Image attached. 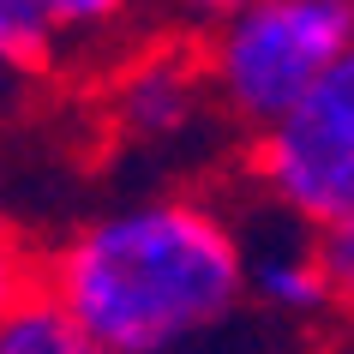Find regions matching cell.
Returning <instances> with one entry per match:
<instances>
[{
  "mask_svg": "<svg viewBox=\"0 0 354 354\" xmlns=\"http://www.w3.org/2000/svg\"><path fill=\"white\" fill-rule=\"evenodd\" d=\"M102 114H109L114 138L138 150H162L205 132L210 114H223L205 73V48H192L187 37H162L156 48H138L114 73Z\"/></svg>",
  "mask_w": 354,
  "mask_h": 354,
  "instance_id": "obj_4",
  "label": "cell"
},
{
  "mask_svg": "<svg viewBox=\"0 0 354 354\" xmlns=\"http://www.w3.org/2000/svg\"><path fill=\"white\" fill-rule=\"evenodd\" d=\"M246 0H145V19L162 30V37H210L216 24H228Z\"/></svg>",
  "mask_w": 354,
  "mask_h": 354,
  "instance_id": "obj_10",
  "label": "cell"
},
{
  "mask_svg": "<svg viewBox=\"0 0 354 354\" xmlns=\"http://www.w3.org/2000/svg\"><path fill=\"white\" fill-rule=\"evenodd\" d=\"M313 246H318V264H324V277H330V300L336 313L354 318V205L342 216L313 228Z\"/></svg>",
  "mask_w": 354,
  "mask_h": 354,
  "instance_id": "obj_9",
  "label": "cell"
},
{
  "mask_svg": "<svg viewBox=\"0 0 354 354\" xmlns=\"http://www.w3.org/2000/svg\"><path fill=\"white\" fill-rule=\"evenodd\" d=\"M187 354H210V348H187Z\"/></svg>",
  "mask_w": 354,
  "mask_h": 354,
  "instance_id": "obj_13",
  "label": "cell"
},
{
  "mask_svg": "<svg viewBox=\"0 0 354 354\" xmlns=\"http://www.w3.org/2000/svg\"><path fill=\"white\" fill-rule=\"evenodd\" d=\"M37 288V259L24 252V241L12 234V216H6V198H0V313L19 295Z\"/></svg>",
  "mask_w": 354,
  "mask_h": 354,
  "instance_id": "obj_11",
  "label": "cell"
},
{
  "mask_svg": "<svg viewBox=\"0 0 354 354\" xmlns=\"http://www.w3.org/2000/svg\"><path fill=\"white\" fill-rule=\"evenodd\" d=\"M42 6H48V19L60 24L66 48H91V42L120 37L145 0H42Z\"/></svg>",
  "mask_w": 354,
  "mask_h": 354,
  "instance_id": "obj_8",
  "label": "cell"
},
{
  "mask_svg": "<svg viewBox=\"0 0 354 354\" xmlns=\"http://www.w3.org/2000/svg\"><path fill=\"white\" fill-rule=\"evenodd\" d=\"M246 174L288 223H330L354 205V55H342L313 91L252 132Z\"/></svg>",
  "mask_w": 354,
  "mask_h": 354,
  "instance_id": "obj_3",
  "label": "cell"
},
{
  "mask_svg": "<svg viewBox=\"0 0 354 354\" xmlns=\"http://www.w3.org/2000/svg\"><path fill=\"white\" fill-rule=\"evenodd\" d=\"M19 66H6V60H0V114H6V109H12V96H19Z\"/></svg>",
  "mask_w": 354,
  "mask_h": 354,
  "instance_id": "obj_12",
  "label": "cell"
},
{
  "mask_svg": "<svg viewBox=\"0 0 354 354\" xmlns=\"http://www.w3.org/2000/svg\"><path fill=\"white\" fill-rule=\"evenodd\" d=\"M37 282L109 354H187L223 336L246 295V234L198 192L96 210L37 259Z\"/></svg>",
  "mask_w": 354,
  "mask_h": 354,
  "instance_id": "obj_1",
  "label": "cell"
},
{
  "mask_svg": "<svg viewBox=\"0 0 354 354\" xmlns=\"http://www.w3.org/2000/svg\"><path fill=\"white\" fill-rule=\"evenodd\" d=\"M246 295L259 300L264 313L277 318H318L330 313V277L318 264V246H313V228L300 246H259L246 241Z\"/></svg>",
  "mask_w": 354,
  "mask_h": 354,
  "instance_id": "obj_5",
  "label": "cell"
},
{
  "mask_svg": "<svg viewBox=\"0 0 354 354\" xmlns=\"http://www.w3.org/2000/svg\"><path fill=\"white\" fill-rule=\"evenodd\" d=\"M66 48L60 24L48 19L42 0H0V60L19 73H48Z\"/></svg>",
  "mask_w": 354,
  "mask_h": 354,
  "instance_id": "obj_7",
  "label": "cell"
},
{
  "mask_svg": "<svg viewBox=\"0 0 354 354\" xmlns=\"http://www.w3.org/2000/svg\"><path fill=\"white\" fill-rule=\"evenodd\" d=\"M342 55H354V0H246L205 37L216 109L241 132L270 127Z\"/></svg>",
  "mask_w": 354,
  "mask_h": 354,
  "instance_id": "obj_2",
  "label": "cell"
},
{
  "mask_svg": "<svg viewBox=\"0 0 354 354\" xmlns=\"http://www.w3.org/2000/svg\"><path fill=\"white\" fill-rule=\"evenodd\" d=\"M0 354H109V348L37 282L30 295H19L0 313Z\"/></svg>",
  "mask_w": 354,
  "mask_h": 354,
  "instance_id": "obj_6",
  "label": "cell"
}]
</instances>
